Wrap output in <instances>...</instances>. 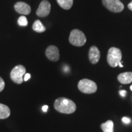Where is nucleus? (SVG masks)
Instances as JSON below:
<instances>
[{
    "label": "nucleus",
    "mask_w": 132,
    "mask_h": 132,
    "mask_svg": "<svg viewBox=\"0 0 132 132\" xmlns=\"http://www.w3.org/2000/svg\"><path fill=\"white\" fill-rule=\"evenodd\" d=\"M119 65L120 67H123V65H122V62H120V63H119Z\"/></svg>",
    "instance_id": "obj_23"
},
{
    "label": "nucleus",
    "mask_w": 132,
    "mask_h": 132,
    "mask_svg": "<svg viewBox=\"0 0 132 132\" xmlns=\"http://www.w3.org/2000/svg\"><path fill=\"white\" fill-rule=\"evenodd\" d=\"M32 29L34 31L39 33L44 32L46 30L45 26L43 25L41 21L39 20H37L34 21V24L32 25Z\"/></svg>",
    "instance_id": "obj_14"
},
{
    "label": "nucleus",
    "mask_w": 132,
    "mask_h": 132,
    "mask_svg": "<svg viewBox=\"0 0 132 132\" xmlns=\"http://www.w3.org/2000/svg\"><path fill=\"white\" fill-rule=\"evenodd\" d=\"M11 115V110L7 105L0 103V119L9 118Z\"/></svg>",
    "instance_id": "obj_12"
},
{
    "label": "nucleus",
    "mask_w": 132,
    "mask_h": 132,
    "mask_svg": "<svg viewBox=\"0 0 132 132\" xmlns=\"http://www.w3.org/2000/svg\"><path fill=\"white\" fill-rule=\"evenodd\" d=\"M128 9L130 10V11H132V1L128 4Z\"/></svg>",
    "instance_id": "obj_22"
},
{
    "label": "nucleus",
    "mask_w": 132,
    "mask_h": 132,
    "mask_svg": "<svg viewBox=\"0 0 132 132\" xmlns=\"http://www.w3.org/2000/svg\"><path fill=\"white\" fill-rule=\"evenodd\" d=\"M130 89L132 90V86H130Z\"/></svg>",
    "instance_id": "obj_24"
},
{
    "label": "nucleus",
    "mask_w": 132,
    "mask_h": 132,
    "mask_svg": "<svg viewBox=\"0 0 132 132\" xmlns=\"http://www.w3.org/2000/svg\"><path fill=\"white\" fill-rule=\"evenodd\" d=\"M54 107L59 113L67 114L73 113L77 110V105L75 102L65 97H59L56 99Z\"/></svg>",
    "instance_id": "obj_1"
},
{
    "label": "nucleus",
    "mask_w": 132,
    "mask_h": 132,
    "mask_svg": "<svg viewBox=\"0 0 132 132\" xmlns=\"http://www.w3.org/2000/svg\"><path fill=\"white\" fill-rule=\"evenodd\" d=\"M5 87V82L3 79L0 77V92L3 91Z\"/></svg>",
    "instance_id": "obj_17"
},
{
    "label": "nucleus",
    "mask_w": 132,
    "mask_h": 132,
    "mask_svg": "<svg viewBox=\"0 0 132 132\" xmlns=\"http://www.w3.org/2000/svg\"><path fill=\"white\" fill-rule=\"evenodd\" d=\"M46 56L49 60L56 62L59 59V52L57 47L54 45H50L45 51Z\"/></svg>",
    "instance_id": "obj_8"
},
{
    "label": "nucleus",
    "mask_w": 132,
    "mask_h": 132,
    "mask_svg": "<svg viewBox=\"0 0 132 132\" xmlns=\"http://www.w3.org/2000/svg\"><path fill=\"white\" fill-rule=\"evenodd\" d=\"M119 94H120V95H121L122 97H125V95H127V91H126V90H120V91H119Z\"/></svg>",
    "instance_id": "obj_20"
},
{
    "label": "nucleus",
    "mask_w": 132,
    "mask_h": 132,
    "mask_svg": "<svg viewBox=\"0 0 132 132\" xmlns=\"http://www.w3.org/2000/svg\"><path fill=\"white\" fill-rule=\"evenodd\" d=\"M102 3L107 9L113 12H120L124 9V6L120 0H102Z\"/></svg>",
    "instance_id": "obj_6"
},
{
    "label": "nucleus",
    "mask_w": 132,
    "mask_h": 132,
    "mask_svg": "<svg viewBox=\"0 0 132 132\" xmlns=\"http://www.w3.org/2000/svg\"><path fill=\"white\" fill-rule=\"evenodd\" d=\"M69 42L73 46L82 47L86 42V37L81 31L75 29L71 31L69 36Z\"/></svg>",
    "instance_id": "obj_3"
},
{
    "label": "nucleus",
    "mask_w": 132,
    "mask_h": 132,
    "mask_svg": "<svg viewBox=\"0 0 132 132\" xmlns=\"http://www.w3.org/2000/svg\"><path fill=\"white\" fill-rule=\"evenodd\" d=\"M78 88L81 92L86 94L95 93L97 90L96 83L89 79H82L78 83Z\"/></svg>",
    "instance_id": "obj_4"
},
{
    "label": "nucleus",
    "mask_w": 132,
    "mask_h": 132,
    "mask_svg": "<svg viewBox=\"0 0 132 132\" xmlns=\"http://www.w3.org/2000/svg\"><path fill=\"white\" fill-rule=\"evenodd\" d=\"M107 62L112 67H116L122 60V52L120 49L111 47L109 49L107 54Z\"/></svg>",
    "instance_id": "obj_2"
},
{
    "label": "nucleus",
    "mask_w": 132,
    "mask_h": 132,
    "mask_svg": "<svg viewBox=\"0 0 132 132\" xmlns=\"http://www.w3.org/2000/svg\"><path fill=\"white\" fill-rule=\"evenodd\" d=\"M122 120L123 122L125 123H129L130 122V121H131L130 119L127 118V117H123V118L122 119Z\"/></svg>",
    "instance_id": "obj_18"
},
{
    "label": "nucleus",
    "mask_w": 132,
    "mask_h": 132,
    "mask_svg": "<svg viewBox=\"0 0 132 132\" xmlns=\"http://www.w3.org/2000/svg\"><path fill=\"white\" fill-rule=\"evenodd\" d=\"M51 11V4L47 0H44L40 3L37 10L36 14L40 17H45L49 15Z\"/></svg>",
    "instance_id": "obj_7"
},
{
    "label": "nucleus",
    "mask_w": 132,
    "mask_h": 132,
    "mask_svg": "<svg viewBox=\"0 0 132 132\" xmlns=\"http://www.w3.org/2000/svg\"><path fill=\"white\" fill-rule=\"evenodd\" d=\"M48 109V106H47V105H44L42 107V110L44 112H47Z\"/></svg>",
    "instance_id": "obj_21"
},
{
    "label": "nucleus",
    "mask_w": 132,
    "mask_h": 132,
    "mask_svg": "<svg viewBox=\"0 0 132 132\" xmlns=\"http://www.w3.org/2000/svg\"><path fill=\"white\" fill-rule=\"evenodd\" d=\"M88 56L90 62L92 64H96L100 58V50L95 46H92L89 50Z\"/></svg>",
    "instance_id": "obj_9"
},
{
    "label": "nucleus",
    "mask_w": 132,
    "mask_h": 132,
    "mask_svg": "<svg viewBox=\"0 0 132 132\" xmlns=\"http://www.w3.org/2000/svg\"><path fill=\"white\" fill-rule=\"evenodd\" d=\"M26 73V69L23 65H18L11 71L10 77L11 80L16 84H21L23 82V76Z\"/></svg>",
    "instance_id": "obj_5"
},
{
    "label": "nucleus",
    "mask_w": 132,
    "mask_h": 132,
    "mask_svg": "<svg viewBox=\"0 0 132 132\" xmlns=\"http://www.w3.org/2000/svg\"><path fill=\"white\" fill-rule=\"evenodd\" d=\"M57 2L62 9L69 10L72 7L73 0H57Z\"/></svg>",
    "instance_id": "obj_15"
},
{
    "label": "nucleus",
    "mask_w": 132,
    "mask_h": 132,
    "mask_svg": "<svg viewBox=\"0 0 132 132\" xmlns=\"http://www.w3.org/2000/svg\"><path fill=\"white\" fill-rule=\"evenodd\" d=\"M18 24L20 26H27L28 24V22L27 19H26V16H24V15L20 16L19 20H18Z\"/></svg>",
    "instance_id": "obj_16"
},
{
    "label": "nucleus",
    "mask_w": 132,
    "mask_h": 132,
    "mask_svg": "<svg viewBox=\"0 0 132 132\" xmlns=\"http://www.w3.org/2000/svg\"><path fill=\"white\" fill-rule=\"evenodd\" d=\"M14 9L16 12L20 14L28 15L30 14L31 9L28 4L24 2H18L14 5Z\"/></svg>",
    "instance_id": "obj_10"
},
{
    "label": "nucleus",
    "mask_w": 132,
    "mask_h": 132,
    "mask_svg": "<svg viewBox=\"0 0 132 132\" xmlns=\"http://www.w3.org/2000/svg\"><path fill=\"white\" fill-rule=\"evenodd\" d=\"M31 78V75L29 73H25L24 77V81H27L28 80H29Z\"/></svg>",
    "instance_id": "obj_19"
},
{
    "label": "nucleus",
    "mask_w": 132,
    "mask_h": 132,
    "mask_svg": "<svg viewBox=\"0 0 132 132\" xmlns=\"http://www.w3.org/2000/svg\"><path fill=\"white\" fill-rule=\"evenodd\" d=\"M118 80L123 85L131 83L132 82V72H127L120 73L118 76Z\"/></svg>",
    "instance_id": "obj_11"
},
{
    "label": "nucleus",
    "mask_w": 132,
    "mask_h": 132,
    "mask_svg": "<svg viewBox=\"0 0 132 132\" xmlns=\"http://www.w3.org/2000/svg\"><path fill=\"white\" fill-rule=\"evenodd\" d=\"M100 127L103 132H114V123L111 120L102 123L100 125Z\"/></svg>",
    "instance_id": "obj_13"
}]
</instances>
